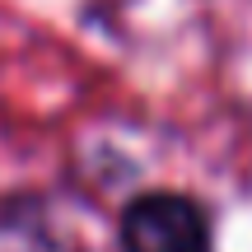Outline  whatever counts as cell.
Segmentation results:
<instances>
[{"mask_svg":"<svg viewBox=\"0 0 252 252\" xmlns=\"http://www.w3.org/2000/svg\"><path fill=\"white\" fill-rule=\"evenodd\" d=\"M122 252H210V220L191 196L145 191L122 215Z\"/></svg>","mask_w":252,"mask_h":252,"instance_id":"cell-1","label":"cell"},{"mask_svg":"<svg viewBox=\"0 0 252 252\" xmlns=\"http://www.w3.org/2000/svg\"><path fill=\"white\" fill-rule=\"evenodd\" d=\"M0 252H75L37 201L14 196L0 201Z\"/></svg>","mask_w":252,"mask_h":252,"instance_id":"cell-2","label":"cell"}]
</instances>
